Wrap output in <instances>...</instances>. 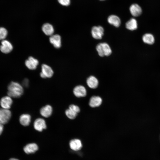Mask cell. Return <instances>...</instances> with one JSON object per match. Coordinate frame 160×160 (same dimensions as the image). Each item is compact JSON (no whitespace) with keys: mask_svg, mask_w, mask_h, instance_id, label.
<instances>
[{"mask_svg":"<svg viewBox=\"0 0 160 160\" xmlns=\"http://www.w3.org/2000/svg\"><path fill=\"white\" fill-rule=\"evenodd\" d=\"M7 94L11 97L18 98L23 94V89L22 86L19 83L12 81L8 85Z\"/></svg>","mask_w":160,"mask_h":160,"instance_id":"6da1fadb","label":"cell"},{"mask_svg":"<svg viewBox=\"0 0 160 160\" xmlns=\"http://www.w3.org/2000/svg\"><path fill=\"white\" fill-rule=\"evenodd\" d=\"M96 49L99 55L101 57L108 56L112 52L110 46L106 43L99 44L97 46Z\"/></svg>","mask_w":160,"mask_h":160,"instance_id":"7a4b0ae2","label":"cell"},{"mask_svg":"<svg viewBox=\"0 0 160 160\" xmlns=\"http://www.w3.org/2000/svg\"><path fill=\"white\" fill-rule=\"evenodd\" d=\"M11 116V113L9 109L0 108V124L3 125L7 123Z\"/></svg>","mask_w":160,"mask_h":160,"instance_id":"3957f363","label":"cell"},{"mask_svg":"<svg viewBox=\"0 0 160 160\" xmlns=\"http://www.w3.org/2000/svg\"><path fill=\"white\" fill-rule=\"evenodd\" d=\"M41 72L40 73L41 77L43 78L51 77L54 73L52 68L49 66L43 64L41 66Z\"/></svg>","mask_w":160,"mask_h":160,"instance_id":"277c9868","label":"cell"},{"mask_svg":"<svg viewBox=\"0 0 160 160\" xmlns=\"http://www.w3.org/2000/svg\"><path fill=\"white\" fill-rule=\"evenodd\" d=\"M13 49V46L9 41L5 39L2 41L0 46V50L1 52L5 54L9 53Z\"/></svg>","mask_w":160,"mask_h":160,"instance_id":"5b68a950","label":"cell"},{"mask_svg":"<svg viewBox=\"0 0 160 160\" xmlns=\"http://www.w3.org/2000/svg\"><path fill=\"white\" fill-rule=\"evenodd\" d=\"M92 36L96 39H100L102 38L104 33V29L101 26L93 27L91 30Z\"/></svg>","mask_w":160,"mask_h":160,"instance_id":"8992f818","label":"cell"},{"mask_svg":"<svg viewBox=\"0 0 160 160\" xmlns=\"http://www.w3.org/2000/svg\"><path fill=\"white\" fill-rule=\"evenodd\" d=\"M49 41L55 48H60L61 46V37L59 34H53L50 36Z\"/></svg>","mask_w":160,"mask_h":160,"instance_id":"52a82bcc","label":"cell"},{"mask_svg":"<svg viewBox=\"0 0 160 160\" xmlns=\"http://www.w3.org/2000/svg\"><path fill=\"white\" fill-rule=\"evenodd\" d=\"M39 62L36 59L32 56L29 57L25 61V65L29 69L34 70L39 65Z\"/></svg>","mask_w":160,"mask_h":160,"instance_id":"ba28073f","label":"cell"},{"mask_svg":"<svg viewBox=\"0 0 160 160\" xmlns=\"http://www.w3.org/2000/svg\"><path fill=\"white\" fill-rule=\"evenodd\" d=\"M33 127L35 129L39 132H41L47 127L45 121L41 118H38L35 121Z\"/></svg>","mask_w":160,"mask_h":160,"instance_id":"9c48e42d","label":"cell"},{"mask_svg":"<svg viewBox=\"0 0 160 160\" xmlns=\"http://www.w3.org/2000/svg\"><path fill=\"white\" fill-rule=\"evenodd\" d=\"M12 100L10 97L5 96L2 97L0 100V104L2 108L9 109L12 103Z\"/></svg>","mask_w":160,"mask_h":160,"instance_id":"30bf717a","label":"cell"},{"mask_svg":"<svg viewBox=\"0 0 160 160\" xmlns=\"http://www.w3.org/2000/svg\"><path fill=\"white\" fill-rule=\"evenodd\" d=\"M69 145L71 149L75 151H79L82 146L81 141L78 139H74L71 140L69 143Z\"/></svg>","mask_w":160,"mask_h":160,"instance_id":"8fae6325","label":"cell"},{"mask_svg":"<svg viewBox=\"0 0 160 160\" xmlns=\"http://www.w3.org/2000/svg\"><path fill=\"white\" fill-rule=\"evenodd\" d=\"M37 145L35 143H31L26 145L23 148L24 152L27 154L36 152L38 149Z\"/></svg>","mask_w":160,"mask_h":160,"instance_id":"7c38bea8","label":"cell"},{"mask_svg":"<svg viewBox=\"0 0 160 160\" xmlns=\"http://www.w3.org/2000/svg\"><path fill=\"white\" fill-rule=\"evenodd\" d=\"M73 93L76 96L78 97H85L87 95L85 88L81 85L76 86L73 89Z\"/></svg>","mask_w":160,"mask_h":160,"instance_id":"4fadbf2b","label":"cell"},{"mask_svg":"<svg viewBox=\"0 0 160 160\" xmlns=\"http://www.w3.org/2000/svg\"><path fill=\"white\" fill-rule=\"evenodd\" d=\"M41 29L43 32L46 35L51 36L53 34L54 29L53 25L49 23H46L42 26Z\"/></svg>","mask_w":160,"mask_h":160,"instance_id":"5bb4252c","label":"cell"},{"mask_svg":"<svg viewBox=\"0 0 160 160\" xmlns=\"http://www.w3.org/2000/svg\"><path fill=\"white\" fill-rule=\"evenodd\" d=\"M129 10L132 15L135 17L140 16L142 12L141 8L137 4L132 5L130 7Z\"/></svg>","mask_w":160,"mask_h":160,"instance_id":"9a60e30c","label":"cell"},{"mask_svg":"<svg viewBox=\"0 0 160 160\" xmlns=\"http://www.w3.org/2000/svg\"><path fill=\"white\" fill-rule=\"evenodd\" d=\"M52 108L49 105H47L42 107L40 110V113L41 115L46 118L50 116L52 114Z\"/></svg>","mask_w":160,"mask_h":160,"instance_id":"2e32d148","label":"cell"},{"mask_svg":"<svg viewBox=\"0 0 160 160\" xmlns=\"http://www.w3.org/2000/svg\"><path fill=\"white\" fill-rule=\"evenodd\" d=\"M101 98L98 96H93L90 99L89 102V105L92 107H96L100 105L102 103Z\"/></svg>","mask_w":160,"mask_h":160,"instance_id":"e0dca14e","label":"cell"},{"mask_svg":"<svg viewBox=\"0 0 160 160\" xmlns=\"http://www.w3.org/2000/svg\"><path fill=\"white\" fill-rule=\"evenodd\" d=\"M87 83L88 86L92 89L96 88L98 85V80L95 77L93 76H91L87 78Z\"/></svg>","mask_w":160,"mask_h":160,"instance_id":"ac0fdd59","label":"cell"},{"mask_svg":"<svg viewBox=\"0 0 160 160\" xmlns=\"http://www.w3.org/2000/svg\"><path fill=\"white\" fill-rule=\"evenodd\" d=\"M20 123L24 126H28L31 121L30 115L27 114H24L21 115L19 118Z\"/></svg>","mask_w":160,"mask_h":160,"instance_id":"d6986e66","label":"cell"},{"mask_svg":"<svg viewBox=\"0 0 160 160\" xmlns=\"http://www.w3.org/2000/svg\"><path fill=\"white\" fill-rule=\"evenodd\" d=\"M108 21L110 24L116 27H119L121 24L120 18L115 15L110 16L108 18Z\"/></svg>","mask_w":160,"mask_h":160,"instance_id":"ffe728a7","label":"cell"},{"mask_svg":"<svg viewBox=\"0 0 160 160\" xmlns=\"http://www.w3.org/2000/svg\"><path fill=\"white\" fill-rule=\"evenodd\" d=\"M126 28L128 30L133 31L137 28V23L136 20L132 18L128 21L126 24Z\"/></svg>","mask_w":160,"mask_h":160,"instance_id":"44dd1931","label":"cell"},{"mask_svg":"<svg viewBox=\"0 0 160 160\" xmlns=\"http://www.w3.org/2000/svg\"><path fill=\"white\" fill-rule=\"evenodd\" d=\"M142 40L144 42L148 44H153L155 41L154 36L150 33H147L144 35L142 37Z\"/></svg>","mask_w":160,"mask_h":160,"instance_id":"7402d4cb","label":"cell"},{"mask_svg":"<svg viewBox=\"0 0 160 160\" xmlns=\"http://www.w3.org/2000/svg\"><path fill=\"white\" fill-rule=\"evenodd\" d=\"M65 113L68 117L72 119H74L77 114V113L69 108L66 110Z\"/></svg>","mask_w":160,"mask_h":160,"instance_id":"603a6c76","label":"cell"},{"mask_svg":"<svg viewBox=\"0 0 160 160\" xmlns=\"http://www.w3.org/2000/svg\"><path fill=\"white\" fill-rule=\"evenodd\" d=\"M8 34L7 30L4 28L0 27V40H4Z\"/></svg>","mask_w":160,"mask_h":160,"instance_id":"cb8c5ba5","label":"cell"},{"mask_svg":"<svg viewBox=\"0 0 160 160\" xmlns=\"http://www.w3.org/2000/svg\"><path fill=\"white\" fill-rule=\"evenodd\" d=\"M58 3L61 5L64 6H68L71 3L70 0H57Z\"/></svg>","mask_w":160,"mask_h":160,"instance_id":"d4e9b609","label":"cell"},{"mask_svg":"<svg viewBox=\"0 0 160 160\" xmlns=\"http://www.w3.org/2000/svg\"><path fill=\"white\" fill-rule=\"evenodd\" d=\"M69 108L77 113L80 111L79 108L78 106L73 104L70 105Z\"/></svg>","mask_w":160,"mask_h":160,"instance_id":"484cf974","label":"cell"},{"mask_svg":"<svg viewBox=\"0 0 160 160\" xmlns=\"http://www.w3.org/2000/svg\"><path fill=\"white\" fill-rule=\"evenodd\" d=\"M28 83L29 81L28 79H26L23 81V84L24 86L25 87H27L28 86Z\"/></svg>","mask_w":160,"mask_h":160,"instance_id":"4316f807","label":"cell"},{"mask_svg":"<svg viewBox=\"0 0 160 160\" xmlns=\"http://www.w3.org/2000/svg\"><path fill=\"white\" fill-rule=\"evenodd\" d=\"M4 129L3 125L0 124V135L3 132Z\"/></svg>","mask_w":160,"mask_h":160,"instance_id":"83f0119b","label":"cell"},{"mask_svg":"<svg viewBox=\"0 0 160 160\" xmlns=\"http://www.w3.org/2000/svg\"><path fill=\"white\" fill-rule=\"evenodd\" d=\"M9 160H19L15 158H12L10 159Z\"/></svg>","mask_w":160,"mask_h":160,"instance_id":"f1b7e54d","label":"cell"},{"mask_svg":"<svg viewBox=\"0 0 160 160\" xmlns=\"http://www.w3.org/2000/svg\"></svg>","mask_w":160,"mask_h":160,"instance_id":"f546056e","label":"cell"},{"mask_svg":"<svg viewBox=\"0 0 160 160\" xmlns=\"http://www.w3.org/2000/svg\"></svg>","mask_w":160,"mask_h":160,"instance_id":"4dcf8cb0","label":"cell"}]
</instances>
